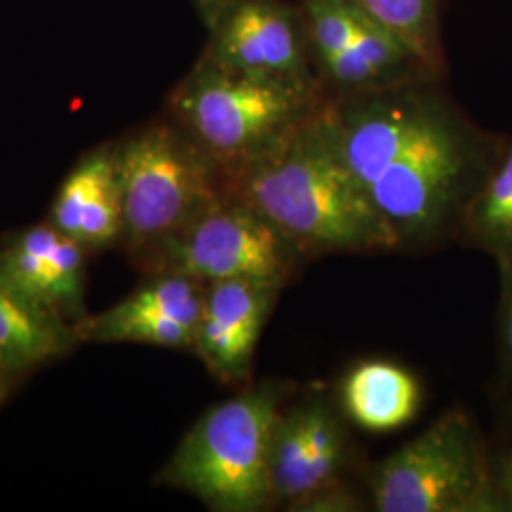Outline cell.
I'll use <instances>...</instances> for the list:
<instances>
[{"label": "cell", "instance_id": "cell-19", "mask_svg": "<svg viewBox=\"0 0 512 512\" xmlns=\"http://www.w3.org/2000/svg\"><path fill=\"white\" fill-rule=\"evenodd\" d=\"M283 509L293 512H359L365 511L366 503L346 478L302 495Z\"/></svg>", "mask_w": 512, "mask_h": 512}, {"label": "cell", "instance_id": "cell-3", "mask_svg": "<svg viewBox=\"0 0 512 512\" xmlns=\"http://www.w3.org/2000/svg\"><path fill=\"white\" fill-rule=\"evenodd\" d=\"M293 382L264 380L211 406L167 459L156 484L194 495L209 511L262 512L275 507L270 444Z\"/></svg>", "mask_w": 512, "mask_h": 512}, {"label": "cell", "instance_id": "cell-24", "mask_svg": "<svg viewBox=\"0 0 512 512\" xmlns=\"http://www.w3.org/2000/svg\"><path fill=\"white\" fill-rule=\"evenodd\" d=\"M509 423H511V429H512V406H511V410H509Z\"/></svg>", "mask_w": 512, "mask_h": 512}, {"label": "cell", "instance_id": "cell-23", "mask_svg": "<svg viewBox=\"0 0 512 512\" xmlns=\"http://www.w3.org/2000/svg\"><path fill=\"white\" fill-rule=\"evenodd\" d=\"M10 384H12V374L6 372L2 366H0V404L6 399L8 391H10Z\"/></svg>", "mask_w": 512, "mask_h": 512}, {"label": "cell", "instance_id": "cell-8", "mask_svg": "<svg viewBox=\"0 0 512 512\" xmlns=\"http://www.w3.org/2000/svg\"><path fill=\"white\" fill-rule=\"evenodd\" d=\"M357 459L348 418L325 393L287 401L270 444V480L275 505L287 507L313 490L346 480Z\"/></svg>", "mask_w": 512, "mask_h": 512}, {"label": "cell", "instance_id": "cell-4", "mask_svg": "<svg viewBox=\"0 0 512 512\" xmlns=\"http://www.w3.org/2000/svg\"><path fill=\"white\" fill-rule=\"evenodd\" d=\"M323 105L317 86L230 73L200 59L171 93L167 116L228 173L274 147Z\"/></svg>", "mask_w": 512, "mask_h": 512}, {"label": "cell", "instance_id": "cell-11", "mask_svg": "<svg viewBox=\"0 0 512 512\" xmlns=\"http://www.w3.org/2000/svg\"><path fill=\"white\" fill-rule=\"evenodd\" d=\"M86 251L46 220L19 232L0 249V275L38 306L74 325L88 315Z\"/></svg>", "mask_w": 512, "mask_h": 512}, {"label": "cell", "instance_id": "cell-17", "mask_svg": "<svg viewBox=\"0 0 512 512\" xmlns=\"http://www.w3.org/2000/svg\"><path fill=\"white\" fill-rule=\"evenodd\" d=\"M380 23L423 63L433 61L435 0H349Z\"/></svg>", "mask_w": 512, "mask_h": 512}, {"label": "cell", "instance_id": "cell-6", "mask_svg": "<svg viewBox=\"0 0 512 512\" xmlns=\"http://www.w3.org/2000/svg\"><path fill=\"white\" fill-rule=\"evenodd\" d=\"M366 484L378 512H503L492 456L461 408L372 465Z\"/></svg>", "mask_w": 512, "mask_h": 512}, {"label": "cell", "instance_id": "cell-5", "mask_svg": "<svg viewBox=\"0 0 512 512\" xmlns=\"http://www.w3.org/2000/svg\"><path fill=\"white\" fill-rule=\"evenodd\" d=\"M122 247L137 262L226 194L219 167L169 116L112 143Z\"/></svg>", "mask_w": 512, "mask_h": 512}, {"label": "cell", "instance_id": "cell-9", "mask_svg": "<svg viewBox=\"0 0 512 512\" xmlns=\"http://www.w3.org/2000/svg\"><path fill=\"white\" fill-rule=\"evenodd\" d=\"M203 61L230 73L315 86L291 10L275 0H228L209 21Z\"/></svg>", "mask_w": 512, "mask_h": 512}, {"label": "cell", "instance_id": "cell-14", "mask_svg": "<svg viewBox=\"0 0 512 512\" xmlns=\"http://www.w3.org/2000/svg\"><path fill=\"white\" fill-rule=\"evenodd\" d=\"M78 344L73 325L19 293L0 275V366L12 376Z\"/></svg>", "mask_w": 512, "mask_h": 512}, {"label": "cell", "instance_id": "cell-21", "mask_svg": "<svg viewBox=\"0 0 512 512\" xmlns=\"http://www.w3.org/2000/svg\"><path fill=\"white\" fill-rule=\"evenodd\" d=\"M495 488L503 511L512 512V446L492 456Z\"/></svg>", "mask_w": 512, "mask_h": 512}, {"label": "cell", "instance_id": "cell-15", "mask_svg": "<svg viewBox=\"0 0 512 512\" xmlns=\"http://www.w3.org/2000/svg\"><path fill=\"white\" fill-rule=\"evenodd\" d=\"M408 61L418 59L393 33L366 16L353 44L321 65L332 86L357 95L395 88V78Z\"/></svg>", "mask_w": 512, "mask_h": 512}, {"label": "cell", "instance_id": "cell-12", "mask_svg": "<svg viewBox=\"0 0 512 512\" xmlns=\"http://www.w3.org/2000/svg\"><path fill=\"white\" fill-rule=\"evenodd\" d=\"M48 222L84 249L120 241L122 196L112 143L93 148L74 165L57 190Z\"/></svg>", "mask_w": 512, "mask_h": 512}, {"label": "cell", "instance_id": "cell-13", "mask_svg": "<svg viewBox=\"0 0 512 512\" xmlns=\"http://www.w3.org/2000/svg\"><path fill=\"white\" fill-rule=\"evenodd\" d=\"M338 404L349 423L368 433L397 431L418 416L420 380L399 363L366 359L342 378Z\"/></svg>", "mask_w": 512, "mask_h": 512}, {"label": "cell", "instance_id": "cell-18", "mask_svg": "<svg viewBox=\"0 0 512 512\" xmlns=\"http://www.w3.org/2000/svg\"><path fill=\"white\" fill-rule=\"evenodd\" d=\"M308 27L319 61L344 52L359 37L366 14L349 0H306Z\"/></svg>", "mask_w": 512, "mask_h": 512}, {"label": "cell", "instance_id": "cell-10", "mask_svg": "<svg viewBox=\"0 0 512 512\" xmlns=\"http://www.w3.org/2000/svg\"><path fill=\"white\" fill-rule=\"evenodd\" d=\"M281 291L249 279L207 283L192 353L220 384H251L256 346Z\"/></svg>", "mask_w": 512, "mask_h": 512}, {"label": "cell", "instance_id": "cell-7", "mask_svg": "<svg viewBox=\"0 0 512 512\" xmlns=\"http://www.w3.org/2000/svg\"><path fill=\"white\" fill-rule=\"evenodd\" d=\"M306 262L272 222L226 192L137 266L147 275L183 274L203 283L249 279L285 289Z\"/></svg>", "mask_w": 512, "mask_h": 512}, {"label": "cell", "instance_id": "cell-2", "mask_svg": "<svg viewBox=\"0 0 512 512\" xmlns=\"http://www.w3.org/2000/svg\"><path fill=\"white\" fill-rule=\"evenodd\" d=\"M222 181L228 194L272 222L308 260L391 253L342 156L329 103L255 160L222 173Z\"/></svg>", "mask_w": 512, "mask_h": 512}, {"label": "cell", "instance_id": "cell-22", "mask_svg": "<svg viewBox=\"0 0 512 512\" xmlns=\"http://www.w3.org/2000/svg\"><path fill=\"white\" fill-rule=\"evenodd\" d=\"M196 2H198L200 10H202L203 16L207 19V23H209L228 0H196Z\"/></svg>", "mask_w": 512, "mask_h": 512}, {"label": "cell", "instance_id": "cell-1", "mask_svg": "<svg viewBox=\"0 0 512 512\" xmlns=\"http://www.w3.org/2000/svg\"><path fill=\"white\" fill-rule=\"evenodd\" d=\"M329 105L342 156L391 253H429L458 239L499 156L490 143L431 93L387 88Z\"/></svg>", "mask_w": 512, "mask_h": 512}, {"label": "cell", "instance_id": "cell-20", "mask_svg": "<svg viewBox=\"0 0 512 512\" xmlns=\"http://www.w3.org/2000/svg\"><path fill=\"white\" fill-rule=\"evenodd\" d=\"M501 275L499 321H497V357L501 382L512 384V256L495 260Z\"/></svg>", "mask_w": 512, "mask_h": 512}, {"label": "cell", "instance_id": "cell-16", "mask_svg": "<svg viewBox=\"0 0 512 512\" xmlns=\"http://www.w3.org/2000/svg\"><path fill=\"white\" fill-rule=\"evenodd\" d=\"M458 239L495 260L512 256V145L497 156L465 209Z\"/></svg>", "mask_w": 512, "mask_h": 512}]
</instances>
